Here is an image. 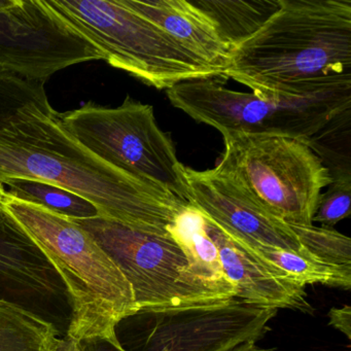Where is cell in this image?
Returning <instances> with one entry per match:
<instances>
[{"label":"cell","instance_id":"cell-1","mask_svg":"<svg viewBox=\"0 0 351 351\" xmlns=\"http://www.w3.org/2000/svg\"><path fill=\"white\" fill-rule=\"evenodd\" d=\"M14 178L71 191L91 202L100 217L155 235H170L190 207L88 151L63 129L57 112L0 129V184Z\"/></svg>","mask_w":351,"mask_h":351},{"label":"cell","instance_id":"cell-2","mask_svg":"<svg viewBox=\"0 0 351 351\" xmlns=\"http://www.w3.org/2000/svg\"><path fill=\"white\" fill-rule=\"evenodd\" d=\"M232 50L223 77L264 98L309 97L351 86V0H279Z\"/></svg>","mask_w":351,"mask_h":351},{"label":"cell","instance_id":"cell-3","mask_svg":"<svg viewBox=\"0 0 351 351\" xmlns=\"http://www.w3.org/2000/svg\"><path fill=\"white\" fill-rule=\"evenodd\" d=\"M12 219L59 275L71 306L65 340L119 341L117 328L137 312L130 282L112 256L73 219L9 196Z\"/></svg>","mask_w":351,"mask_h":351},{"label":"cell","instance_id":"cell-4","mask_svg":"<svg viewBox=\"0 0 351 351\" xmlns=\"http://www.w3.org/2000/svg\"><path fill=\"white\" fill-rule=\"evenodd\" d=\"M48 3L104 54V61L145 85L168 90L184 82L223 77L217 69L191 54L123 0Z\"/></svg>","mask_w":351,"mask_h":351},{"label":"cell","instance_id":"cell-5","mask_svg":"<svg viewBox=\"0 0 351 351\" xmlns=\"http://www.w3.org/2000/svg\"><path fill=\"white\" fill-rule=\"evenodd\" d=\"M65 131L88 151L129 176L166 191L191 206L186 166L171 136L156 121L153 106L127 96L118 108L89 101L59 114Z\"/></svg>","mask_w":351,"mask_h":351},{"label":"cell","instance_id":"cell-6","mask_svg":"<svg viewBox=\"0 0 351 351\" xmlns=\"http://www.w3.org/2000/svg\"><path fill=\"white\" fill-rule=\"evenodd\" d=\"M221 79L184 82L166 95L172 106L217 129L223 139L270 135L307 141L351 108V86L309 97L264 98L227 89Z\"/></svg>","mask_w":351,"mask_h":351},{"label":"cell","instance_id":"cell-7","mask_svg":"<svg viewBox=\"0 0 351 351\" xmlns=\"http://www.w3.org/2000/svg\"><path fill=\"white\" fill-rule=\"evenodd\" d=\"M223 143L225 152L217 169L237 180L289 225H313L322 191L332 178L307 141L234 135Z\"/></svg>","mask_w":351,"mask_h":351},{"label":"cell","instance_id":"cell-8","mask_svg":"<svg viewBox=\"0 0 351 351\" xmlns=\"http://www.w3.org/2000/svg\"><path fill=\"white\" fill-rule=\"evenodd\" d=\"M75 221L124 273L132 287L137 312L227 301L207 287L171 235L137 231L100 217Z\"/></svg>","mask_w":351,"mask_h":351},{"label":"cell","instance_id":"cell-9","mask_svg":"<svg viewBox=\"0 0 351 351\" xmlns=\"http://www.w3.org/2000/svg\"><path fill=\"white\" fill-rule=\"evenodd\" d=\"M278 310L232 299L180 309L138 311L130 322L127 351H235L264 337Z\"/></svg>","mask_w":351,"mask_h":351},{"label":"cell","instance_id":"cell-10","mask_svg":"<svg viewBox=\"0 0 351 351\" xmlns=\"http://www.w3.org/2000/svg\"><path fill=\"white\" fill-rule=\"evenodd\" d=\"M104 54L73 29L48 0H0V67L46 83L80 63Z\"/></svg>","mask_w":351,"mask_h":351},{"label":"cell","instance_id":"cell-11","mask_svg":"<svg viewBox=\"0 0 351 351\" xmlns=\"http://www.w3.org/2000/svg\"><path fill=\"white\" fill-rule=\"evenodd\" d=\"M191 206L219 229L247 245L272 246L310 254L282 219L261 204L243 186L217 168L186 167Z\"/></svg>","mask_w":351,"mask_h":351},{"label":"cell","instance_id":"cell-12","mask_svg":"<svg viewBox=\"0 0 351 351\" xmlns=\"http://www.w3.org/2000/svg\"><path fill=\"white\" fill-rule=\"evenodd\" d=\"M204 219L205 230L219 250L223 273L235 289L236 299L272 309L313 312L305 287L273 276L241 242L228 235L206 217Z\"/></svg>","mask_w":351,"mask_h":351},{"label":"cell","instance_id":"cell-13","mask_svg":"<svg viewBox=\"0 0 351 351\" xmlns=\"http://www.w3.org/2000/svg\"><path fill=\"white\" fill-rule=\"evenodd\" d=\"M127 7L159 26L182 48L221 75L232 50L204 13L186 0H123Z\"/></svg>","mask_w":351,"mask_h":351},{"label":"cell","instance_id":"cell-14","mask_svg":"<svg viewBox=\"0 0 351 351\" xmlns=\"http://www.w3.org/2000/svg\"><path fill=\"white\" fill-rule=\"evenodd\" d=\"M12 219L0 201V279L20 285L32 293H51L55 291L52 275L55 270Z\"/></svg>","mask_w":351,"mask_h":351},{"label":"cell","instance_id":"cell-15","mask_svg":"<svg viewBox=\"0 0 351 351\" xmlns=\"http://www.w3.org/2000/svg\"><path fill=\"white\" fill-rule=\"evenodd\" d=\"M169 233L211 291L223 300L235 298V289L223 273L219 250L205 230L204 217L200 211L192 206L184 209Z\"/></svg>","mask_w":351,"mask_h":351},{"label":"cell","instance_id":"cell-16","mask_svg":"<svg viewBox=\"0 0 351 351\" xmlns=\"http://www.w3.org/2000/svg\"><path fill=\"white\" fill-rule=\"evenodd\" d=\"M242 244L273 276L285 282L303 287L307 285L320 283L346 291L351 289L350 268L332 266L316 260L311 254L293 250Z\"/></svg>","mask_w":351,"mask_h":351},{"label":"cell","instance_id":"cell-17","mask_svg":"<svg viewBox=\"0 0 351 351\" xmlns=\"http://www.w3.org/2000/svg\"><path fill=\"white\" fill-rule=\"evenodd\" d=\"M191 3L213 21L219 38L231 50L256 34L280 7L279 0H195Z\"/></svg>","mask_w":351,"mask_h":351},{"label":"cell","instance_id":"cell-18","mask_svg":"<svg viewBox=\"0 0 351 351\" xmlns=\"http://www.w3.org/2000/svg\"><path fill=\"white\" fill-rule=\"evenodd\" d=\"M63 344L52 322L22 304L0 298V351H60Z\"/></svg>","mask_w":351,"mask_h":351},{"label":"cell","instance_id":"cell-19","mask_svg":"<svg viewBox=\"0 0 351 351\" xmlns=\"http://www.w3.org/2000/svg\"><path fill=\"white\" fill-rule=\"evenodd\" d=\"M54 112L44 82L26 79L0 67V129L36 114Z\"/></svg>","mask_w":351,"mask_h":351},{"label":"cell","instance_id":"cell-20","mask_svg":"<svg viewBox=\"0 0 351 351\" xmlns=\"http://www.w3.org/2000/svg\"><path fill=\"white\" fill-rule=\"evenodd\" d=\"M1 184L9 196L73 219L99 217L96 207L79 195L50 182L29 178H7Z\"/></svg>","mask_w":351,"mask_h":351},{"label":"cell","instance_id":"cell-21","mask_svg":"<svg viewBox=\"0 0 351 351\" xmlns=\"http://www.w3.org/2000/svg\"><path fill=\"white\" fill-rule=\"evenodd\" d=\"M289 225V223H287ZM300 243L320 262L351 269V239L332 228L289 225Z\"/></svg>","mask_w":351,"mask_h":351},{"label":"cell","instance_id":"cell-22","mask_svg":"<svg viewBox=\"0 0 351 351\" xmlns=\"http://www.w3.org/2000/svg\"><path fill=\"white\" fill-rule=\"evenodd\" d=\"M351 178H335L322 194L312 221L332 228L350 215Z\"/></svg>","mask_w":351,"mask_h":351},{"label":"cell","instance_id":"cell-23","mask_svg":"<svg viewBox=\"0 0 351 351\" xmlns=\"http://www.w3.org/2000/svg\"><path fill=\"white\" fill-rule=\"evenodd\" d=\"M328 324L342 332L347 338L351 339V308L344 305L341 308H332L328 312Z\"/></svg>","mask_w":351,"mask_h":351},{"label":"cell","instance_id":"cell-24","mask_svg":"<svg viewBox=\"0 0 351 351\" xmlns=\"http://www.w3.org/2000/svg\"><path fill=\"white\" fill-rule=\"evenodd\" d=\"M82 351H127L121 345L120 341L110 342L106 340H95L81 344Z\"/></svg>","mask_w":351,"mask_h":351},{"label":"cell","instance_id":"cell-25","mask_svg":"<svg viewBox=\"0 0 351 351\" xmlns=\"http://www.w3.org/2000/svg\"><path fill=\"white\" fill-rule=\"evenodd\" d=\"M60 351H82L81 345L73 344L64 339V344Z\"/></svg>","mask_w":351,"mask_h":351},{"label":"cell","instance_id":"cell-26","mask_svg":"<svg viewBox=\"0 0 351 351\" xmlns=\"http://www.w3.org/2000/svg\"><path fill=\"white\" fill-rule=\"evenodd\" d=\"M235 351H272L270 349H265L261 348L260 346H258L256 344H250L247 345V346L242 347V348L238 349V350Z\"/></svg>","mask_w":351,"mask_h":351},{"label":"cell","instance_id":"cell-27","mask_svg":"<svg viewBox=\"0 0 351 351\" xmlns=\"http://www.w3.org/2000/svg\"><path fill=\"white\" fill-rule=\"evenodd\" d=\"M5 197V186L0 184V201H3Z\"/></svg>","mask_w":351,"mask_h":351}]
</instances>
